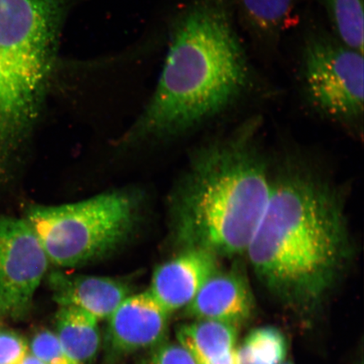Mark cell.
Here are the masks:
<instances>
[{"instance_id": "obj_12", "label": "cell", "mask_w": 364, "mask_h": 364, "mask_svg": "<svg viewBox=\"0 0 364 364\" xmlns=\"http://www.w3.org/2000/svg\"><path fill=\"white\" fill-rule=\"evenodd\" d=\"M42 99L0 67V179L33 127Z\"/></svg>"}, {"instance_id": "obj_14", "label": "cell", "mask_w": 364, "mask_h": 364, "mask_svg": "<svg viewBox=\"0 0 364 364\" xmlns=\"http://www.w3.org/2000/svg\"><path fill=\"white\" fill-rule=\"evenodd\" d=\"M239 327L227 323L197 320L180 327L177 340L198 364H209L233 352Z\"/></svg>"}, {"instance_id": "obj_11", "label": "cell", "mask_w": 364, "mask_h": 364, "mask_svg": "<svg viewBox=\"0 0 364 364\" xmlns=\"http://www.w3.org/2000/svg\"><path fill=\"white\" fill-rule=\"evenodd\" d=\"M48 282L53 299L59 306L80 309L99 321L108 320L130 295L129 285L109 277L55 271L50 273Z\"/></svg>"}, {"instance_id": "obj_21", "label": "cell", "mask_w": 364, "mask_h": 364, "mask_svg": "<svg viewBox=\"0 0 364 364\" xmlns=\"http://www.w3.org/2000/svg\"><path fill=\"white\" fill-rule=\"evenodd\" d=\"M21 364H46L43 362L41 361L40 359L36 358L34 355L31 354L30 352L26 355L24 359Z\"/></svg>"}, {"instance_id": "obj_20", "label": "cell", "mask_w": 364, "mask_h": 364, "mask_svg": "<svg viewBox=\"0 0 364 364\" xmlns=\"http://www.w3.org/2000/svg\"><path fill=\"white\" fill-rule=\"evenodd\" d=\"M156 348L148 364H198L179 343H161Z\"/></svg>"}, {"instance_id": "obj_2", "label": "cell", "mask_w": 364, "mask_h": 364, "mask_svg": "<svg viewBox=\"0 0 364 364\" xmlns=\"http://www.w3.org/2000/svg\"><path fill=\"white\" fill-rule=\"evenodd\" d=\"M249 77L224 0H198L177 22L156 92L136 131L171 135L210 119L243 93Z\"/></svg>"}, {"instance_id": "obj_13", "label": "cell", "mask_w": 364, "mask_h": 364, "mask_svg": "<svg viewBox=\"0 0 364 364\" xmlns=\"http://www.w3.org/2000/svg\"><path fill=\"white\" fill-rule=\"evenodd\" d=\"M54 332L66 353L78 364L92 362L101 349L99 321L80 309L59 306Z\"/></svg>"}, {"instance_id": "obj_6", "label": "cell", "mask_w": 364, "mask_h": 364, "mask_svg": "<svg viewBox=\"0 0 364 364\" xmlns=\"http://www.w3.org/2000/svg\"><path fill=\"white\" fill-rule=\"evenodd\" d=\"M363 53L315 36L304 52V80L311 101L338 119L351 120L363 111Z\"/></svg>"}, {"instance_id": "obj_4", "label": "cell", "mask_w": 364, "mask_h": 364, "mask_svg": "<svg viewBox=\"0 0 364 364\" xmlns=\"http://www.w3.org/2000/svg\"><path fill=\"white\" fill-rule=\"evenodd\" d=\"M30 223L49 262L75 267L106 256L127 239L135 218L129 195L107 193L84 201L27 209Z\"/></svg>"}, {"instance_id": "obj_3", "label": "cell", "mask_w": 364, "mask_h": 364, "mask_svg": "<svg viewBox=\"0 0 364 364\" xmlns=\"http://www.w3.org/2000/svg\"><path fill=\"white\" fill-rule=\"evenodd\" d=\"M272 185L250 130L208 145L194 159L177 194L179 243L218 257L245 254Z\"/></svg>"}, {"instance_id": "obj_17", "label": "cell", "mask_w": 364, "mask_h": 364, "mask_svg": "<svg viewBox=\"0 0 364 364\" xmlns=\"http://www.w3.org/2000/svg\"><path fill=\"white\" fill-rule=\"evenodd\" d=\"M243 10L250 22L259 30L274 31L293 10L294 0H241Z\"/></svg>"}, {"instance_id": "obj_10", "label": "cell", "mask_w": 364, "mask_h": 364, "mask_svg": "<svg viewBox=\"0 0 364 364\" xmlns=\"http://www.w3.org/2000/svg\"><path fill=\"white\" fill-rule=\"evenodd\" d=\"M254 308L247 277L235 268L215 273L185 309L196 320L215 321L239 327L252 317Z\"/></svg>"}, {"instance_id": "obj_9", "label": "cell", "mask_w": 364, "mask_h": 364, "mask_svg": "<svg viewBox=\"0 0 364 364\" xmlns=\"http://www.w3.org/2000/svg\"><path fill=\"white\" fill-rule=\"evenodd\" d=\"M220 270L218 257L198 248H183L154 271L149 292L171 314L186 308Z\"/></svg>"}, {"instance_id": "obj_1", "label": "cell", "mask_w": 364, "mask_h": 364, "mask_svg": "<svg viewBox=\"0 0 364 364\" xmlns=\"http://www.w3.org/2000/svg\"><path fill=\"white\" fill-rule=\"evenodd\" d=\"M245 254L258 279L282 301L304 311L315 307L351 255L338 193L304 171L272 181Z\"/></svg>"}, {"instance_id": "obj_18", "label": "cell", "mask_w": 364, "mask_h": 364, "mask_svg": "<svg viewBox=\"0 0 364 364\" xmlns=\"http://www.w3.org/2000/svg\"><path fill=\"white\" fill-rule=\"evenodd\" d=\"M29 352L46 364H78L66 353L55 332L48 329L35 334Z\"/></svg>"}, {"instance_id": "obj_7", "label": "cell", "mask_w": 364, "mask_h": 364, "mask_svg": "<svg viewBox=\"0 0 364 364\" xmlns=\"http://www.w3.org/2000/svg\"><path fill=\"white\" fill-rule=\"evenodd\" d=\"M50 264L26 218L0 217V314L26 317Z\"/></svg>"}, {"instance_id": "obj_5", "label": "cell", "mask_w": 364, "mask_h": 364, "mask_svg": "<svg viewBox=\"0 0 364 364\" xmlns=\"http://www.w3.org/2000/svg\"><path fill=\"white\" fill-rule=\"evenodd\" d=\"M65 4L66 0H0V67L42 98Z\"/></svg>"}, {"instance_id": "obj_19", "label": "cell", "mask_w": 364, "mask_h": 364, "mask_svg": "<svg viewBox=\"0 0 364 364\" xmlns=\"http://www.w3.org/2000/svg\"><path fill=\"white\" fill-rule=\"evenodd\" d=\"M29 353V345L19 334L0 331V364H21Z\"/></svg>"}, {"instance_id": "obj_8", "label": "cell", "mask_w": 364, "mask_h": 364, "mask_svg": "<svg viewBox=\"0 0 364 364\" xmlns=\"http://www.w3.org/2000/svg\"><path fill=\"white\" fill-rule=\"evenodd\" d=\"M170 315L149 291L129 295L108 318V351L122 356L157 347L166 338Z\"/></svg>"}, {"instance_id": "obj_15", "label": "cell", "mask_w": 364, "mask_h": 364, "mask_svg": "<svg viewBox=\"0 0 364 364\" xmlns=\"http://www.w3.org/2000/svg\"><path fill=\"white\" fill-rule=\"evenodd\" d=\"M288 343L279 330L264 326L250 332L236 348L237 364H284Z\"/></svg>"}, {"instance_id": "obj_16", "label": "cell", "mask_w": 364, "mask_h": 364, "mask_svg": "<svg viewBox=\"0 0 364 364\" xmlns=\"http://www.w3.org/2000/svg\"><path fill=\"white\" fill-rule=\"evenodd\" d=\"M326 4L346 47L363 53V0H326Z\"/></svg>"}, {"instance_id": "obj_22", "label": "cell", "mask_w": 364, "mask_h": 364, "mask_svg": "<svg viewBox=\"0 0 364 364\" xmlns=\"http://www.w3.org/2000/svg\"><path fill=\"white\" fill-rule=\"evenodd\" d=\"M284 364H294V363H291V362H287V363H284Z\"/></svg>"}]
</instances>
